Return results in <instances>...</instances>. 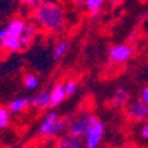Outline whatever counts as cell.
<instances>
[{
  "instance_id": "1",
  "label": "cell",
  "mask_w": 148,
  "mask_h": 148,
  "mask_svg": "<svg viewBox=\"0 0 148 148\" xmlns=\"http://www.w3.org/2000/svg\"><path fill=\"white\" fill-rule=\"evenodd\" d=\"M32 21L47 34H59L67 25L66 10L58 1L43 0L32 8Z\"/></svg>"
},
{
  "instance_id": "2",
  "label": "cell",
  "mask_w": 148,
  "mask_h": 148,
  "mask_svg": "<svg viewBox=\"0 0 148 148\" xmlns=\"http://www.w3.org/2000/svg\"><path fill=\"white\" fill-rule=\"evenodd\" d=\"M72 115L62 116L56 110L48 111L41 117L38 127V135L43 139H55L68 132L69 123L72 120Z\"/></svg>"
},
{
  "instance_id": "3",
  "label": "cell",
  "mask_w": 148,
  "mask_h": 148,
  "mask_svg": "<svg viewBox=\"0 0 148 148\" xmlns=\"http://www.w3.org/2000/svg\"><path fill=\"white\" fill-rule=\"evenodd\" d=\"M97 120H99L97 115H95L93 112H88V111H83L79 115L72 117L68 127V132L83 138L86 135V132L91 128V125L95 124Z\"/></svg>"
},
{
  "instance_id": "4",
  "label": "cell",
  "mask_w": 148,
  "mask_h": 148,
  "mask_svg": "<svg viewBox=\"0 0 148 148\" xmlns=\"http://www.w3.org/2000/svg\"><path fill=\"white\" fill-rule=\"evenodd\" d=\"M134 53L135 49L132 44H128L125 41V43H117V44L111 45L107 51V58L111 64L121 66V64H125L130 62Z\"/></svg>"
},
{
  "instance_id": "5",
  "label": "cell",
  "mask_w": 148,
  "mask_h": 148,
  "mask_svg": "<svg viewBox=\"0 0 148 148\" xmlns=\"http://www.w3.org/2000/svg\"><path fill=\"white\" fill-rule=\"evenodd\" d=\"M124 115L130 121L144 123L148 120V104L139 97L130 100L124 108Z\"/></svg>"
},
{
  "instance_id": "6",
  "label": "cell",
  "mask_w": 148,
  "mask_h": 148,
  "mask_svg": "<svg viewBox=\"0 0 148 148\" xmlns=\"http://www.w3.org/2000/svg\"><path fill=\"white\" fill-rule=\"evenodd\" d=\"M104 134H106V125L99 119L96 123L91 125V128L83 136L86 148H99L101 141H103Z\"/></svg>"
},
{
  "instance_id": "7",
  "label": "cell",
  "mask_w": 148,
  "mask_h": 148,
  "mask_svg": "<svg viewBox=\"0 0 148 148\" xmlns=\"http://www.w3.org/2000/svg\"><path fill=\"white\" fill-rule=\"evenodd\" d=\"M40 28L36 25L35 21H25V25H24V29L21 32L20 35V47H21V51L29 48L32 44H34L35 39L38 36Z\"/></svg>"
},
{
  "instance_id": "8",
  "label": "cell",
  "mask_w": 148,
  "mask_h": 148,
  "mask_svg": "<svg viewBox=\"0 0 148 148\" xmlns=\"http://www.w3.org/2000/svg\"><path fill=\"white\" fill-rule=\"evenodd\" d=\"M130 100H131L130 91L127 88H124V87H119V88H116L114 92L111 93L110 106L114 110H124Z\"/></svg>"
},
{
  "instance_id": "9",
  "label": "cell",
  "mask_w": 148,
  "mask_h": 148,
  "mask_svg": "<svg viewBox=\"0 0 148 148\" xmlns=\"http://www.w3.org/2000/svg\"><path fill=\"white\" fill-rule=\"evenodd\" d=\"M55 148H86V144L82 136H76L69 132H66L58 138Z\"/></svg>"
},
{
  "instance_id": "10",
  "label": "cell",
  "mask_w": 148,
  "mask_h": 148,
  "mask_svg": "<svg viewBox=\"0 0 148 148\" xmlns=\"http://www.w3.org/2000/svg\"><path fill=\"white\" fill-rule=\"evenodd\" d=\"M29 104L31 108L36 111H44L47 108H51V96H49V91L43 90L39 91L29 97Z\"/></svg>"
},
{
  "instance_id": "11",
  "label": "cell",
  "mask_w": 148,
  "mask_h": 148,
  "mask_svg": "<svg viewBox=\"0 0 148 148\" xmlns=\"http://www.w3.org/2000/svg\"><path fill=\"white\" fill-rule=\"evenodd\" d=\"M49 96H51V108H56L67 99V92L64 88V83H56L49 90Z\"/></svg>"
},
{
  "instance_id": "12",
  "label": "cell",
  "mask_w": 148,
  "mask_h": 148,
  "mask_svg": "<svg viewBox=\"0 0 148 148\" xmlns=\"http://www.w3.org/2000/svg\"><path fill=\"white\" fill-rule=\"evenodd\" d=\"M7 107H8V110L11 111L12 115H20L31 107V104H29V97H25V96L15 97V99L8 101Z\"/></svg>"
},
{
  "instance_id": "13",
  "label": "cell",
  "mask_w": 148,
  "mask_h": 148,
  "mask_svg": "<svg viewBox=\"0 0 148 148\" xmlns=\"http://www.w3.org/2000/svg\"><path fill=\"white\" fill-rule=\"evenodd\" d=\"M25 20L23 17H14L12 20H10V23L5 27L8 36H15V38H20L21 32L24 29Z\"/></svg>"
},
{
  "instance_id": "14",
  "label": "cell",
  "mask_w": 148,
  "mask_h": 148,
  "mask_svg": "<svg viewBox=\"0 0 148 148\" xmlns=\"http://www.w3.org/2000/svg\"><path fill=\"white\" fill-rule=\"evenodd\" d=\"M0 49L7 53H15V52L21 51L20 47V39L15 36H8L0 41Z\"/></svg>"
},
{
  "instance_id": "15",
  "label": "cell",
  "mask_w": 148,
  "mask_h": 148,
  "mask_svg": "<svg viewBox=\"0 0 148 148\" xmlns=\"http://www.w3.org/2000/svg\"><path fill=\"white\" fill-rule=\"evenodd\" d=\"M69 49V41L67 39H60L55 43L53 49H52V59L55 62H60L66 58L67 52Z\"/></svg>"
},
{
  "instance_id": "16",
  "label": "cell",
  "mask_w": 148,
  "mask_h": 148,
  "mask_svg": "<svg viewBox=\"0 0 148 148\" xmlns=\"http://www.w3.org/2000/svg\"><path fill=\"white\" fill-rule=\"evenodd\" d=\"M23 86L28 91H35V90H38L39 86H40V79H39V76L36 73L27 72L23 76Z\"/></svg>"
},
{
  "instance_id": "17",
  "label": "cell",
  "mask_w": 148,
  "mask_h": 148,
  "mask_svg": "<svg viewBox=\"0 0 148 148\" xmlns=\"http://www.w3.org/2000/svg\"><path fill=\"white\" fill-rule=\"evenodd\" d=\"M11 111L8 110V107H3L0 106V130L7 128L11 123Z\"/></svg>"
},
{
  "instance_id": "18",
  "label": "cell",
  "mask_w": 148,
  "mask_h": 148,
  "mask_svg": "<svg viewBox=\"0 0 148 148\" xmlns=\"http://www.w3.org/2000/svg\"><path fill=\"white\" fill-rule=\"evenodd\" d=\"M108 3L107 0H86V4L84 7L88 12H92V11H100L104 7V4Z\"/></svg>"
},
{
  "instance_id": "19",
  "label": "cell",
  "mask_w": 148,
  "mask_h": 148,
  "mask_svg": "<svg viewBox=\"0 0 148 148\" xmlns=\"http://www.w3.org/2000/svg\"><path fill=\"white\" fill-rule=\"evenodd\" d=\"M64 88H66L67 96H73L76 92H77V88H79V84L75 79H67L64 82Z\"/></svg>"
},
{
  "instance_id": "20",
  "label": "cell",
  "mask_w": 148,
  "mask_h": 148,
  "mask_svg": "<svg viewBox=\"0 0 148 148\" xmlns=\"http://www.w3.org/2000/svg\"><path fill=\"white\" fill-rule=\"evenodd\" d=\"M17 3H20L21 5L24 7H28V8H35L38 4H40L43 0H16Z\"/></svg>"
},
{
  "instance_id": "21",
  "label": "cell",
  "mask_w": 148,
  "mask_h": 148,
  "mask_svg": "<svg viewBox=\"0 0 148 148\" xmlns=\"http://www.w3.org/2000/svg\"><path fill=\"white\" fill-rule=\"evenodd\" d=\"M139 135L143 140L148 141V121H144V123L140 125V130H139Z\"/></svg>"
},
{
  "instance_id": "22",
  "label": "cell",
  "mask_w": 148,
  "mask_h": 148,
  "mask_svg": "<svg viewBox=\"0 0 148 148\" xmlns=\"http://www.w3.org/2000/svg\"><path fill=\"white\" fill-rule=\"evenodd\" d=\"M138 38H139L138 29H132V31L130 32V35L127 36V43L128 44H135V43L138 41Z\"/></svg>"
},
{
  "instance_id": "23",
  "label": "cell",
  "mask_w": 148,
  "mask_h": 148,
  "mask_svg": "<svg viewBox=\"0 0 148 148\" xmlns=\"http://www.w3.org/2000/svg\"><path fill=\"white\" fill-rule=\"evenodd\" d=\"M101 16V10L100 11H92V12H88V17H90V21L91 23H95L97 21Z\"/></svg>"
},
{
  "instance_id": "24",
  "label": "cell",
  "mask_w": 148,
  "mask_h": 148,
  "mask_svg": "<svg viewBox=\"0 0 148 148\" xmlns=\"http://www.w3.org/2000/svg\"><path fill=\"white\" fill-rule=\"evenodd\" d=\"M139 99H141L144 103L148 104V86H144L139 92Z\"/></svg>"
},
{
  "instance_id": "25",
  "label": "cell",
  "mask_w": 148,
  "mask_h": 148,
  "mask_svg": "<svg viewBox=\"0 0 148 148\" xmlns=\"http://www.w3.org/2000/svg\"><path fill=\"white\" fill-rule=\"evenodd\" d=\"M139 20H140V21L148 20V8H145V10L140 14V16H139Z\"/></svg>"
},
{
  "instance_id": "26",
  "label": "cell",
  "mask_w": 148,
  "mask_h": 148,
  "mask_svg": "<svg viewBox=\"0 0 148 148\" xmlns=\"http://www.w3.org/2000/svg\"><path fill=\"white\" fill-rule=\"evenodd\" d=\"M69 1L76 7H84V4H86V0H69Z\"/></svg>"
},
{
  "instance_id": "27",
  "label": "cell",
  "mask_w": 148,
  "mask_h": 148,
  "mask_svg": "<svg viewBox=\"0 0 148 148\" xmlns=\"http://www.w3.org/2000/svg\"><path fill=\"white\" fill-rule=\"evenodd\" d=\"M107 1H108V4L116 7V5H120V4H123L124 1H127V0H107Z\"/></svg>"
},
{
  "instance_id": "28",
  "label": "cell",
  "mask_w": 148,
  "mask_h": 148,
  "mask_svg": "<svg viewBox=\"0 0 148 148\" xmlns=\"http://www.w3.org/2000/svg\"><path fill=\"white\" fill-rule=\"evenodd\" d=\"M5 38H7V31H5V28H0V41Z\"/></svg>"
},
{
  "instance_id": "29",
  "label": "cell",
  "mask_w": 148,
  "mask_h": 148,
  "mask_svg": "<svg viewBox=\"0 0 148 148\" xmlns=\"http://www.w3.org/2000/svg\"><path fill=\"white\" fill-rule=\"evenodd\" d=\"M124 148H136V147H134V145H125Z\"/></svg>"
},
{
  "instance_id": "30",
  "label": "cell",
  "mask_w": 148,
  "mask_h": 148,
  "mask_svg": "<svg viewBox=\"0 0 148 148\" xmlns=\"http://www.w3.org/2000/svg\"><path fill=\"white\" fill-rule=\"evenodd\" d=\"M147 121H148V120H147Z\"/></svg>"
}]
</instances>
